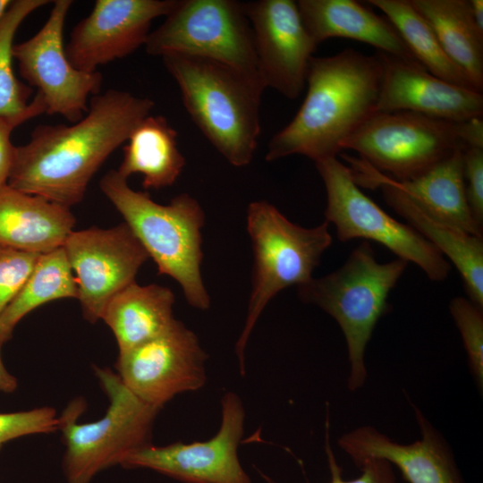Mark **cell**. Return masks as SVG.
Returning <instances> with one entry per match:
<instances>
[{"mask_svg": "<svg viewBox=\"0 0 483 483\" xmlns=\"http://www.w3.org/2000/svg\"><path fill=\"white\" fill-rule=\"evenodd\" d=\"M40 255L0 244V314L21 290Z\"/></svg>", "mask_w": 483, "mask_h": 483, "instance_id": "obj_30", "label": "cell"}, {"mask_svg": "<svg viewBox=\"0 0 483 483\" xmlns=\"http://www.w3.org/2000/svg\"><path fill=\"white\" fill-rule=\"evenodd\" d=\"M58 430V415L55 408L43 406L29 411L0 413V451L11 440L34 434Z\"/></svg>", "mask_w": 483, "mask_h": 483, "instance_id": "obj_31", "label": "cell"}, {"mask_svg": "<svg viewBox=\"0 0 483 483\" xmlns=\"http://www.w3.org/2000/svg\"><path fill=\"white\" fill-rule=\"evenodd\" d=\"M116 170L128 179L143 176L145 190H158L175 182L185 165L178 148L177 132L162 115H148L131 131Z\"/></svg>", "mask_w": 483, "mask_h": 483, "instance_id": "obj_24", "label": "cell"}, {"mask_svg": "<svg viewBox=\"0 0 483 483\" xmlns=\"http://www.w3.org/2000/svg\"><path fill=\"white\" fill-rule=\"evenodd\" d=\"M63 248L77 283L83 318L90 323L101 319L108 301L135 282L149 258L124 222L107 229L72 231Z\"/></svg>", "mask_w": 483, "mask_h": 483, "instance_id": "obj_14", "label": "cell"}, {"mask_svg": "<svg viewBox=\"0 0 483 483\" xmlns=\"http://www.w3.org/2000/svg\"><path fill=\"white\" fill-rule=\"evenodd\" d=\"M46 110L44 98L37 92L23 113L15 116H0V189L7 185L13 162L15 146L11 142L12 131L26 121L46 113Z\"/></svg>", "mask_w": 483, "mask_h": 483, "instance_id": "obj_33", "label": "cell"}, {"mask_svg": "<svg viewBox=\"0 0 483 483\" xmlns=\"http://www.w3.org/2000/svg\"><path fill=\"white\" fill-rule=\"evenodd\" d=\"M462 151H454L409 180L380 174L433 217L483 238V226L473 218L466 198Z\"/></svg>", "mask_w": 483, "mask_h": 483, "instance_id": "obj_22", "label": "cell"}, {"mask_svg": "<svg viewBox=\"0 0 483 483\" xmlns=\"http://www.w3.org/2000/svg\"><path fill=\"white\" fill-rule=\"evenodd\" d=\"M245 409L240 396L221 398V423L208 440L148 445L122 463L126 469H148L183 483H252L242 468L238 447L244 433Z\"/></svg>", "mask_w": 483, "mask_h": 483, "instance_id": "obj_12", "label": "cell"}, {"mask_svg": "<svg viewBox=\"0 0 483 483\" xmlns=\"http://www.w3.org/2000/svg\"><path fill=\"white\" fill-rule=\"evenodd\" d=\"M382 76L377 53L347 48L312 56L306 97L292 120L269 140L266 160L292 155L314 162L336 157L343 143L377 113Z\"/></svg>", "mask_w": 483, "mask_h": 483, "instance_id": "obj_2", "label": "cell"}, {"mask_svg": "<svg viewBox=\"0 0 483 483\" xmlns=\"http://www.w3.org/2000/svg\"><path fill=\"white\" fill-rule=\"evenodd\" d=\"M76 219L69 207L24 193L0 189V244L44 254L63 247Z\"/></svg>", "mask_w": 483, "mask_h": 483, "instance_id": "obj_20", "label": "cell"}, {"mask_svg": "<svg viewBox=\"0 0 483 483\" xmlns=\"http://www.w3.org/2000/svg\"><path fill=\"white\" fill-rule=\"evenodd\" d=\"M72 0H55L41 29L29 39L13 45L21 76L38 89L46 113L60 114L73 123L88 112L89 96L97 95L103 76L72 66L64 46V26Z\"/></svg>", "mask_w": 483, "mask_h": 483, "instance_id": "obj_13", "label": "cell"}, {"mask_svg": "<svg viewBox=\"0 0 483 483\" xmlns=\"http://www.w3.org/2000/svg\"><path fill=\"white\" fill-rule=\"evenodd\" d=\"M178 0H97L72 29L64 47L72 66L86 72L123 58L144 46L154 19L166 16Z\"/></svg>", "mask_w": 483, "mask_h": 483, "instance_id": "obj_16", "label": "cell"}, {"mask_svg": "<svg viewBox=\"0 0 483 483\" xmlns=\"http://www.w3.org/2000/svg\"><path fill=\"white\" fill-rule=\"evenodd\" d=\"M377 53L383 65L377 112L408 111L454 123L482 119V92L440 79L415 60Z\"/></svg>", "mask_w": 483, "mask_h": 483, "instance_id": "obj_17", "label": "cell"}, {"mask_svg": "<svg viewBox=\"0 0 483 483\" xmlns=\"http://www.w3.org/2000/svg\"><path fill=\"white\" fill-rule=\"evenodd\" d=\"M448 57L483 90V32L476 27L468 0H411Z\"/></svg>", "mask_w": 483, "mask_h": 483, "instance_id": "obj_25", "label": "cell"}, {"mask_svg": "<svg viewBox=\"0 0 483 483\" xmlns=\"http://www.w3.org/2000/svg\"><path fill=\"white\" fill-rule=\"evenodd\" d=\"M243 6L265 88L297 98L305 88L309 64L318 47L302 22L297 2L258 0L243 2Z\"/></svg>", "mask_w": 483, "mask_h": 483, "instance_id": "obj_15", "label": "cell"}, {"mask_svg": "<svg viewBox=\"0 0 483 483\" xmlns=\"http://www.w3.org/2000/svg\"><path fill=\"white\" fill-rule=\"evenodd\" d=\"M48 0L12 1L0 20V116H15L28 105L30 89L21 84L13 70V41L21 23L35 10L49 4Z\"/></svg>", "mask_w": 483, "mask_h": 483, "instance_id": "obj_28", "label": "cell"}, {"mask_svg": "<svg viewBox=\"0 0 483 483\" xmlns=\"http://www.w3.org/2000/svg\"><path fill=\"white\" fill-rule=\"evenodd\" d=\"M247 230L252 242L254 267L245 323L235 343L242 375L245 373L248 341L267 303L282 290L309 281L332 243L327 222L312 228L300 226L264 200L249 205Z\"/></svg>", "mask_w": 483, "mask_h": 483, "instance_id": "obj_7", "label": "cell"}, {"mask_svg": "<svg viewBox=\"0 0 483 483\" xmlns=\"http://www.w3.org/2000/svg\"><path fill=\"white\" fill-rule=\"evenodd\" d=\"M463 177L468 205L473 218L483 226V146L462 151Z\"/></svg>", "mask_w": 483, "mask_h": 483, "instance_id": "obj_34", "label": "cell"}, {"mask_svg": "<svg viewBox=\"0 0 483 483\" xmlns=\"http://www.w3.org/2000/svg\"><path fill=\"white\" fill-rule=\"evenodd\" d=\"M174 295L158 285L131 284L105 307L101 319L112 330L118 352L140 345L168 329L174 322Z\"/></svg>", "mask_w": 483, "mask_h": 483, "instance_id": "obj_23", "label": "cell"}, {"mask_svg": "<svg viewBox=\"0 0 483 483\" xmlns=\"http://www.w3.org/2000/svg\"><path fill=\"white\" fill-rule=\"evenodd\" d=\"M451 315L461 333L475 382L483 386V308L463 297L453 299Z\"/></svg>", "mask_w": 483, "mask_h": 483, "instance_id": "obj_29", "label": "cell"}, {"mask_svg": "<svg viewBox=\"0 0 483 483\" xmlns=\"http://www.w3.org/2000/svg\"><path fill=\"white\" fill-rule=\"evenodd\" d=\"M94 372L109 402L104 416L80 423L87 407L82 397L72 400L58 416L66 483H89L103 470L122 465L131 453L150 445L160 411L137 397L116 372L97 366Z\"/></svg>", "mask_w": 483, "mask_h": 483, "instance_id": "obj_5", "label": "cell"}, {"mask_svg": "<svg viewBox=\"0 0 483 483\" xmlns=\"http://www.w3.org/2000/svg\"><path fill=\"white\" fill-rule=\"evenodd\" d=\"M12 1L10 0H0V20L7 11L8 7L10 6Z\"/></svg>", "mask_w": 483, "mask_h": 483, "instance_id": "obj_37", "label": "cell"}, {"mask_svg": "<svg viewBox=\"0 0 483 483\" xmlns=\"http://www.w3.org/2000/svg\"><path fill=\"white\" fill-rule=\"evenodd\" d=\"M162 59L203 135L231 165H249L260 133L262 81L206 58L169 54Z\"/></svg>", "mask_w": 483, "mask_h": 483, "instance_id": "obj_3", "label": "cell"}, {"mask_svg": "<svg viewBox=\"0 0 483 483\" xmlns=\"http://www.w3.org/2000/svg\"><path fill=\"white\" fill-rule=\"evenodd\" d=\"M144 47L150 55L206 58L261 80L243 2L178 0L164 22L149 32Z\"/></svg>", "mask_w": 483, "mask_h": 483, "instance_id": "obj_9", "label": "cell"}, {"mask_svg": "<svg viewBox=\"0 0 483 483\" xmlns=\"http://www.w3.org/2000/svg\"><path fill=\"white\" fill-rule=\"evenodd\" d=\"M60 299H78L77 283L63 247L40 255L21 290L0 314V343L12 338L17 324L30 312Z\"/></svg>", "mask_w": 483, "mask_h": 483, "instance_id": "obj_26", "label": "cell"}, {"mask_svg": "<svg viewBox=\"0 0 483 483\" xmlns=\"http://www.w3.org/2000/svg\"><path fill=\"white\" fill-rule=\"evenodd\" d=\"M367 3L384 13L413 58L428 72L448 82L477 90L463 71L448 57L433 30L411 0H369Z\"/></svg>", "mask_w": 483, "mask_h": 483, "instance_id": "obj_27", "label": "cell"}, {"mask_svg": "<svg viewBox=\"0 0 483 483\" xmlns=\"http://www.w3.org/2000/svg\"><path fill=\"white\" fill-rule=\"evenodd\" d=\"M473 145L483 146V119L454 123L397 111L374 114L343 143L342 150H354L369 167L405 181Z\"/></svg>", "mask_w": 483, "mask_h": 483, "instance_id": "obj_8", "label": "cell"}, {"mask_svg": "<svg viewBox=\"0 0 483 483\" xmlns=\"http://www.w3.org/2000/svg\"><path fill=\"white\" fill-rule=\"evenodd\" d=\"M326 192V222L341 242L364 238L378 243L398 258L416 264L432 281L445 280L450 264L441 252L410 225L384 211L359 188L352 170L336 157L315 162Z\"/></svg>", "mask_w": 483, "mask_h": 483, "instance_id": "obj_10", "label": "cell"}, {"mask_svg": "<svg viewBox=\"0 0 483 483\" xmlns=\"http://www.w3.org/2000/svg\"><path fill=\"white\" fill-rule=\"evenodd\" d=\"M207 359L196 334L175 319L156 337L118 352L114 367L128 389L161 410L175 396L205 386Z\"/></svg>", "mask_w": 483, "mask_h": 483, "instance_id": "obj_11", "label": "cell"}, {"mask_svg": "<svg viewBox=\"0 0 483 483\" xmlns=\"http://www.w3.org/2000/svg\"><path fill=\"white\" fill-rule=\"evenodd\" d=\"M407 266V261L398 258L377 262L369 242L365 241L341 267L297 286L301 301L319 307L340 326L348 349L351 391L360 388L367 379V344L377 321L388 311L389 293Z\"/></svg>", "mask_w": 483, "mask_h": 483, "instance_id": "obj_6", "label": "cell"}, {"mask_svg": "<svg viewBox=\"0 0 483 483\" xmlns=\"http://www.w3.org/2000/svg\"><path fill=\"white\" fill-rule=\"evenodd\" d=\"M357 168L361 173L354 175L356 182L380 186L387 205L451 260L462 275L469 300L483 308V238L433 217L365 164L357 163Z\"/></svg>", "mask_w": 483, "mask_h": 483, "instance_id": "obj_19", "label": "cell"}, {"mask_svg": "<svg viewBox=\"0 0 483 483\" xmlns=\"http://www.w3.org/2000/svg\"><path fill=\"white\" fill-rule=\"evenodd\" d=\"M326 417L325 450L331 475L330 483H396L393 465L383 459H369L362 462L358 466L361 470V474L358 478L352 480L343 479L342 470L330 444L328 414ZM259 474L266 483H278L261 471Z\"/></svg>", "mask_w": 483, "mask_h": 483, "instance_id": "obj_32", "label": "cell"}, {"mask_svg": "<svg viewBox=\"0 0 483 483\" xmlns=\"http://www.w3.org/2000/svg\"><path fill=\"white\" fill-rule=\"evenodd\" d=\"M470 16L479 31L483 32V1L468 0Z\"/></svg>", "mask_w": 483, "mask_h": 483, "instance_id": "obj_36", "label": "cell"}, {"mask_svg": "<svg viewBox=\"0 0 483 483\" xmlns=\"http://www.w3.org/2000/svg\"><path fill=\"white\" fill-rule=\"evenodd\" d=\"M297 6L306 30L318 45L328 38H343L369 44L377 52L415 60L389 20L359 2L299 0Z\"/></svg>", "mask_w": 483, "mask_h": 483, "instance_id": "obj_21", "label": "cell"}, {"mask_svg": "<svg viewBox=\"0 0 483 483\" xmlns=\"http://www.w3.org/2000/svg\"><path fill=\"white\" fill-rule=\"evenodd\" d=\"M154 106L112 89L93 96L76 123L37 126L26 144L15 146L7 185L69 208L80 203L94 174Z\"/></svg>", "mask_w": 483, "mask_h": 483, "instance_id": "obj_1", "label": "cell"}, {"mask_svg": "<svg viewBox=\"0 0 483 483\" xmlns=\"http://www.w3.org/2000/svg\"><path fill=\"white\" fill-rule=\"evenodd\" d=\"M421 438L399 444L373 427L364 426L343 435L338 441L358 467L369 459L394 465L409 483H463L453 453L444 437L414 405Z\"/></svg>", "mask_w": 483, "mask_h": 483, "instance_id": "obj_18", "label": "cell"}, {"mask_svg": "<svg viewBox=\"0 0 483 483\" xmlns=\"http://www.w3.org/2000/svg\"><path fill=\"white\" fill-rule=\"evenodd\" d=\"M1 347L0 343V392L11 394L17 389L18 380L5 368L1 357Z\"/></svg>", "mask_w": 483, "mask_h": 483, "instance_id": "obj_35", "label": "cell"}, {"mask_svg": "<svg viewBox=\"0 0 483 483\" xmlns=\"http://www.w3.org/2000/svg\"><path fill=\"white\" fill-rule=\"evenodd\" d=\"M99 185L154 260L158 274L174 279L191 307L208 309L210 297L200 272L205 213L197 199L182 193L169 204L157 203L148 192L132 190L114 169Z\"/></svg>", "mask_w": 483, "mask_h": 483, "instance_id": "obj_4", "label": "cell"}]
</instances>
